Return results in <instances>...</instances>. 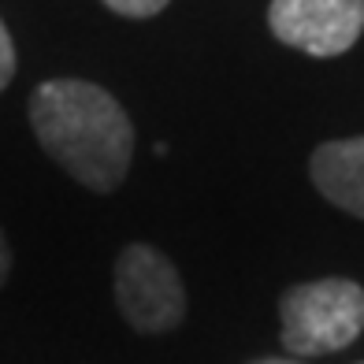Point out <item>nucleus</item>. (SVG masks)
Returning a JSON list of instances; mask_svg holds the SVG:
<instances>
[{
  "label": "nucleus",
  "instance_id": "nucleus-1",
  "mask_svg": "<svg viewBox=\"0 0 364 364\" xmlns=\"http://www.w3.org/2000/svg\"><path fill=\"white\" fill-rule=\"evenodd\" d=\"M30 127L45 153L93 193H112L130 171L134 123L97 82H41L30 97Z\"/></svg>",
  "mask_w": 364,
  "mask_h": 364
},
{
  "label": "nucleus",
  "instance_id": "nucleus-2",
  "mask_svg": "<svg viewBox=\"0 0 364 364\" xmlns=\"http://www.w3.org/2000/svg\"><path fill=\"white\" fill-rule=\"evenodd\" d=\"M283 346L297 357L346 350L364 331V287L353 279H316L290 287L279 301Z\"/></svg>",
  "mask_w": 364,
  "mask_h": 364
},
{
  "label": "nucleus",
  "instance_id": "nucleus-3",
  "mask_svg": "<svg viewBox=\"0 0 364 364\" xmlns=\"http://www.w3.org/2000/svg\"><path fill=\"white\" fill-rule=\"evenodd\" d=\"M115 305L134 331L164 335L186 316V290L168 257L145 242H134L115 257Z\"/></svg>",
  "mask_w": 364,
  "mask_h": 364
},
{
  "label": "nucleus",
  "instance_id": "nucleus-4",
  "mask_svg": "<svg viewBox=\"0 0 364 364\" xmlns=\"http://www.w3.org/2000/svg\"><path fill=\"white\" fill-rule=\"evenodd\" d=\"M272 34L309 56H342L364 30V0H272Z\"/></svg>",
  "mask_w": 364,
  "mask_h": 364
},
{
  "label": "nucleus",
  "instance_id": "nucleus-5",
  "mask_svg": "<svg viewBox=\"0 0 364 364\" xmlns=\"http://www.w3.org/2000/svg\"><path fill=\"white\" fill-rule=\"evenodd\" d=\"M309 175L331 205L364 220V138L323 141L309 160Z\"/></svg>",
  "mask_w": 364,
  "mask_h": 364
},
{
  "label": "nucleus",
  "instance_id": "nucleus-6",
  "mask_svg": "<svg viewBox=\"0 0 364 364\" xmlns=\"http://www.w3.org/2000/svg\"><path fill=\"white\" fill-rule=\"evenodd\" d=\"M101 4H108L115 15H123V19H153V15H160L171 0H101Z\"/></svg>",
  "mask_w": 364,
  "mask_h": 364
},
{
  "label": "nucleus",
  "instance_id": "nucleus-7",
  "mask_svg": "<svg viewBox=\"0 0 364 364\" xmlns=\"http://www.w3.org/2000/svg\"><path fill=\"white\" fill-rule=\"evenodd\" d=\"M11 78H15V45H11L4 19H0V90H4Z\"/></svg>",
  "mask_w": 364,
  "mask_h": 364
},
{
  "label": "nucleus",
  "instance_id": "nucleus-8",
  "mask_svg": "<svg viewBox=\"0 0 364 364\" xmlns=\"http://www.w3.org/2000/svg\"><path fill=\"white\" fill-rule=\"evenodd\" d=\"M8 275H11V250H8V238H4V230H0V287L8 283Z\"/></svg>",
  "mask_w": 364,
  "mask_h": 364
},
{
  "label": "nucleus",
  "instance_id": "nucleus-9",
  "mask_svg": "<svg viewBox=\"0 0 364 364\" xmlns=\"http://www.w3.org/2000/svg\"><path fill=\"white\" fill-rule=\"evenodd\" d=\"M250 364H301V360H287V357H264V360H250Z\"/></svg>",
  "mask_w": 364,
  "mask_h": 364
}]
</instances>
